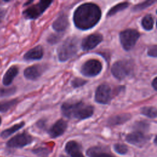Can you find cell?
I'll list each match as a JSON object with an SVG mask.
<instances>
[{
	"label": "cell",
	"instance_id": "obj_8",
	"mask_svg": "<svg viewBox=\"0 0 157 157\" xmlns=\"http://www.w3.org/2000/svg\"><path fill=\"white\" fill-rule=\"evenodd\" d=\"M112 91L107 84H101L97 88L95 92V101L99 104H107L112 99Z\"/></svg>",
	"mask_w": 157,
	"mask_h": 157
},
{
	"label": "cell",
	"instance_id": "obj_12",
	"mask_svg": "<svg viewBox=\"0 0 157 157\" xmlns=\"http://www.w3.org/2000/svg\"><path fill=\"white\" fill-rule=\"evenodd\" d=\"M44 65L36 64L26 67L24 71V76L26 78L31 80L37 79L44 72Z\"/></svg>",
	"mask_w": 157,
	"mask_h": 157
},
{
	"label": "cell",
	"instance_id": "obj_4",
	"mask_svg": "<svg viewBox=\"0 0 157 157\" xmlns=\"http://www.w3.org/2000/svg\"><path fill=\"white\" fill-rule=\"evenodd\" d=\"M133 66L131 61L120 60L115 62L111 69L112 75L118 80H123L132 73Z\"/></svg>",
	"mask_w": 157,
	"mask_h": 157
},
{
	"label": "cell",
	"instance_id": "obj_13",
	"mask_svg": "<svg viewBox=\"0 0 157 157\" xmlns=\"http://www.w3.org/2000/svg\"><path fill=\"white\" fill-rule=\"evenodd\" d=\"M67 124L66 121L60 119L55 122L54 124L48 130V134L52 138H56L61 136L66 131Z\"/></svg>",
	"mask_w": 157,
	"mask_h": 157
},
{
	"label": "cell",
	"instance_id": "obj_6",
	"mask_svg": "<svg viewBox=\"0 0 157 157\" xmlns=\"http://www.w3.org/2000/svg\"><path fill=\"white\" fill-rule=\"evenodd\" d=\"M52 2V1H40L25 9L23 12V15L26 19H36L45 11Z\"/></svg>",
	"mask_w": 157,
	"mask_h": 157
},
{
	"label": "cell",
	"instance_id": "obj_32",
	"mask_svg": "<svg viewBox=\"0 0 157 157\" xmlns=\"http://www.w3.org/2000/svg\"><path fill=\"white\" fill-rule=\"evenodd\" d=\"M33 152L35 154L39 155H45L48 153L49 151L48 149L45 148H38L33 150Z\"/></svg>",
	"mask_w": 157,
	"mask_h": 157
},
{
	"label": "cell",
	"instance_id": "obj_36",
	"mask_svg": "<svg viewBox=\"0 0 157 157\" xmlns=\"http://www.w3.org/2000/svg\"><path fill=\"white\" fill-rule=\"evenodd\" d=\"M1 118L0 117V124H1Z\"/></svg>",
	"mask_w": 157,
	"mask_h": 157
},
{
	"label": "cell",
	"instance_id": "obj_24",
	"mask_svg": "<svg viewBox=\"0 0 157 157\" xmlns=\"http://www.w3.org/2000/svg\"><path fill=\"white\" fill-rule=\"evenodd\" d=\"M141 114L151 118H155L156 117V109L154 107H144L140 109Z\"/></svg>",
	"mask_w": 157,
	"mask_h": 157
},
{
	"label": "cell",
	"instance_id": "obj_27",
	"mask_svg": "<svg viewBox=\"0 0 157 157\" xmlns=\"http://www.w3.org/2000/svg\"><path fill=\"white\" fill-rule=\"evenodd\" d=\"M16 91V88L15 86L10 88H1L0 87V98L7 97L12 96Z\"/></svg>",
	"mask_w": 157,
	"mask_h": 157
},
{
	"label": "cell",
	"instance_id": "obj_1",
	"mask_svg": "<svg viewBox=\"0 0 157 157\" xmlns=\"http://www.w3.org/2000/svg\"><path fill=\"white\" fill-rule=\"evenodd\" d=\"M101 10L96 4L84 3L75 10L73 21L75 26L82 30L89 29L94 27L100 20Z\"/></svg>",
	"mask_w": 157,
	"mask_h": 157
},
{
	"label": "cell",
	"instance_id": "obj_22",
	"mask_svg": "<svg viewBox=\"0 0 157 157\" xmlns=\"http://www.w3.org/2000/svg\"><path fill=\"white\" fill-rule=\"evenodd\" d=\"M142 26L145 30L150 31L153 28L154 18L151 14L146 15L142 20Z\"/></svg>",
	"mask_w": 157,
	"mask_h": 157
},
{
	"label": "cell",
	"instance_id": "obj_25",
	"mask_svg": "<svg viewBox=\"0 0 157 157\" xmlns=\"http://www.w3.org/2000/svg\"><path fill=\"white\" fill-rule=\"evenodd\" d=\"M156 1H144L143 2L137 4L136 5H135L132 8V11L133 12H139L141 10H143L144 9L150 7V6H151L153 4L155 3Z\"/></svg>",
	"mask_w": 157,
	"mask_h": 157
},
{
	"label": "cell",
	"instance_id": "obj_11",
	"mask_svg": "<svg viewBox=\"0 0 157 157\" xmlns=\"http://www.w3.org/2000/svg\"><path fill=\"white\" fill-rule=\"evenodd\" d=\"M150 139V137L144 132L134 131L126 136V140L131 144L141 146L145 144Z\"/></svg>",
	"mask_w": 157,
	"mask_h": 157
},
{
	"label": "cell",
	"instance_id": "obj_16",
	"mask_svg": "<svg viewBox=\"0 0 157 157\" xmlns=\"http://www.w3.org/2000/svg\"><path fill=\"white\" fill-rule=\"evenodd\" d=\"M43 55V48L40 45H37L28 50L25 54L23 58L26 60H38L41 59Z\"/></svg>",
	"mask_w": 157,
	"mask_h": 157
},
{
	"label": "cell",
	"instance_id": "obj_21",
	"mask_svg": "<svg viewBox=\"0 0 157 157\" xmlns=\"http://www.w3.org/2000/svg\"><path fill=\"white\" fill-rule=\"evenodd\" d=\"M129 6V3L128 2H123L118 3L110 9V10H109V12L107 13V17L113 16L115 14H116L117 13L124 10Z\"/></svg>",
	"mask_w": 157,
	"mask_h": 157
},
{
	"label": "cell",
	"instance_id": "obj_30",
	"mask_svg": "<svg viewBox=\"0 0 157 157\" xmlns=\"http://www.w3.org/2000/svg\"><path fill=\"white\" fill-rule=\"evenodd\" d=\"M61 34H52L47 38V42L50 44H54L57 43L61 38Z\"/></svg>",
	"mask_w": 157,
	"mask_h": 157
},
{
	"label": "cell",
	"instance_id": "obj_7",
	"mask_svg": "<svg viewBox=\"0 0 157 157\" xmlns=\"http://www.w3.org/2000/svg\"><path fill=\"white\" fill-rule=\"evenodd\" d=\"M102 69V64L99 60L91 59L82 64L80 72L85 77H93L98 75L101 72Z\"/></svg>",
	"mask_w": 157,
	"mask_h": 157
},
{
	"label": "cell",
	"instance_id": "obj_14",
	"mask_svg": "<svg viewBox=\"0 0 157 157\" xmlns=\"http://www.w3.org/2000/svg\"><path fill=\"white\" fill-rule=\"evenodd\" d=\"M65 150L71 157H84L81 151L80 145L74 140L67 142L65 146Z\"/></svg>",
	"mask_w": 157,
	"mask_h": 157
},
{
	"label": "cell",
	"instance_id": "obj_34",
	"mask_svg": "<svg viewBox=\"0 0 157 157\" xmlns=\"http://www.w3.org/2000/svg\"><path fill=\"white\" fill-rule=\"evenodd\" d=\"M151 86H153V89L155 90H157V78L155 77L153 80L151 82Z\"/></svg>",
	"mask_w": 157,
	"mask_h": 157
},
{
	"label": "cell",
	"instance_id": "obj_10",
	"mask_svg": "<svg viewBox=\"0 0 157 157\" xmlns=\"http://www.w3.org/2000/svg\"><path fill=\"white\" fill-rule=\"evenodd\" d=\"M103 40L102 36L101 34H91L85 37L82 41V48L85 50H90L98 45Z\"/></svg>",
	"mask_w": 157,
	"mask_h": 157
},
{
	"label": "cell",
	"instance_id": "obj_19",
	"mask_svg": "<svg viewBox=\"0 0 157 157\" xmlns=\"http://www.w3.org/2000/svg\"><path fill=\"white\" fill-rule=\"evenodd\" d=\"M86 154L89 157H114L99 147H93L89 148Z\"/></svg>",
	"mask_w": 157,
	"mask_h": 157
},
{
	"label": "cell",
	"instance_id": "obj_5",
	"mask_svg": "<svg viewBox=\"0 0 157 157\" xmlns=\"http://www.w3.org/2000/svg\"><path fill=\"white\" fill-rule=\"evenodd\" d=\"M140 37V33L136 29H128L120 33V40L122 47L126 51L131 50Z\"/></svg>",
	"mask_w": 157,
	"mask_h": 157
},
{
	"label": "cell",
	"instance_id": "obj_17",
	"mask_svg": "<svg viewBox=\"0 0 157 157\" xmlns=\"http://www.w3.org/2000/svg\"><path fill=\"white\" fill-rule=\"evenodd\" d=\"M18 73V68L17 66H12L4 74L2 78V83L6 85H9L13 82L14 78Z\"/></svg>",
	"mask_w": 157,
	"mask_h": 157
},
{
	"label": "cell",
	"instance_id": "obj_2",
	"mask_svg": "<svg viewBox=\"0 0 157 157\" xmlns=\"http://www.w3.org/2000/svg\"><path fill=\"white\" fill-rule=\"evenodd\" d=\"M61 112L68 118L84 120L93 115L94 107L80 101H67L61 105Z\"/></svg>",
	"mask_w": 157,
	"mask_h": 157
},
{
	"label": "cell",
	"instance_id": "obj_20",
	"mask_svg": "<svg viewBox=\"0 0 157 157\" xmlns=\"http://www.w3.org/2000/svg\"><path fill=\"white\" fill-rule=\"evenodd\" d=\"M24 125L25 123L23 121L20 122L18 124H15L13 126H11L10 128L6 129L2 132H1V133L0 134V136L2 138H7L12 134H13L14 132H15L16 131H17L18 130H19L20 129H21Z\"/></svg>",
	"mask_w": 157,
	"mask_h": 157
},
{
	"label": "cell",
	"instance_id": "obj_18",
	"mask_svg": "<svg viewBox=\"0 0 157 157\" xmlns=\"http://www.w3.org/2000/svg\"><path fill=\"white\" fill-rule=\"evenodd\" d=\"M130 118L131 115L129 113H121L110 117L108 120L107 123L111 126L119 125L124 123Z\"/></svg>",
	"mask_w": 157,
	"mask_h": 157
},
{
	"label": "cell",
	"instance_id": "obj_9",
	"mask_svg": "<svg viewBox=\"0 0 157 157\" xmlns=\"http://www.w3.org/2000/svg\"><path fill=\"white\" fill-rule=\"evenodd\" d=\"M33 141V137L27 132L17 134L11 138L7 143V145L11 148H21L25 147Z\"/></svg>",
	"mask_w": 157,
	"mask_h": 157
},
{
	"label": "cell",
	"instance_id": "obj_3",
	"mask_svg": "<svg viewBox=\"0 0 157 157\" xmlns=\"http://www.w3.org/2000/svg\"><path fill=\"white\" fill-rule=\"evenodd\" d=\"M78 40L76 37H67L58 48L57 55L61 62L72 58L78 51Z\"/></svg>",
	"mask_w": 157,
	"mask_h": 157
},
{
	"label": "cell",
	"instance_id": "obj_15",
	"mask_svg": "<svg viewBox=\"0 0 157 157\" xmlns=\"http://www.w3.org/2000/svg\"><path fill=\"white\" fill-rule=\"evenodd\" d=\"M69 25L68 18L66 14L59 15L55 21L53 23L52 27L57 32L61 33L66 29Z\"/></svg>",
	"mask_w": 157,
	"mask_h": 157
},
{
	"label": "cell",
	"instance_id": "obj_23",
	"mask_svg": "<svg viewBox=\"0 0 157 157\" xmlns=\"http://www.w3.org/2000/svg\"><path fill=\"white\" fill-rule=\"evenodd\" d=\"M17 99H11L0 102V112H6L17 104Z\"/></svg>",
	"mask_w": 157,
	"mask_h": 157
},
{
	"label": "cell",
	"instance_id": "obj_28",
	"mask_svg": "<svg viewBox=\"0 0 157 157\" xmlns=\"http://www.w3.org/2000/svg\"><path fill=\"white\" fill-rule=\"evenodd\" d=\"M114 150L115 151L120 155H124L126 154L128 151V148L127 147V146L124 144H115L113 146Z\"/></svg>",
	"mask_w": 157,
	"mask_h": 157
},
{
	"label": "cell",
	"instance_id": "obj_37",
	"mask_svg": "<svg viewBox=\"0 0 157 157\" xmlns=\"http://www.w3.org/2000/svg\"><path fill=\"white\" fill-rule=\"evenodd\" d=\"M0 64H1V61H0Z\"/></svg>",
	"mask_w": 157,
	"mask_h": 157
},
{
	"label": "cell",
	"instance_id": "obj_33",
	"mask_svg": "<svg viewBox=\"0 0 157 157\" xmlns=\"http://www.w3.org/2000/svg\"><path fill=\"white\" fill-rule=\"evenodd\" d=\"M7 12V10L4 8H0V23L3 20Z\"/></svg>",
	"mask_w": 157,
	"mask_h": 157
},
{
	"label": "cell",
	"instance_id": "obj_26",
	"mask_svg": "<svg viewBox=\"0 0 157 157\" xmlns=\"http://www.w3.org/2000/svg\"><path fill=\"white\" fill-rule=\"evenodd\" d=\"M133 128L134 131H140L145 133V132L147 131L149 129V124L147 122L144 121H137L133 125Z\"/></svg>",
	"mask_w": 157,
	"mask_h": 157
},
{
	"label": "cell",
	"instance_id": "obj_31",
	"mask_svg": "<svg viewBox=\"0 0 157 157\" xmlns=\"http://www.w3.org/2000/svg\"><path fill=\"white\" fill-rule=\"evenodd\" d=\"M157 47H156V45H154L153 46H151V47H150L148 50V52H147V55L149 56H151V57H154V58H156V56H157Z\"/></svg>",
	"mask_w": 157,
	"mask_h": 157
},
{
	"label": "cell",
	"instance_id": "obj_35",
	"mask_svg": "<svg viewBox=\"0 0 157 157\" xmlns=\"http://www.w3.org/2000/svg\"><path fill=\"white\" fill-rule=\"evenodd\" d=\"M59 157H67V156H64V155H60Z\"/></svg>",
	"mask_w": 157,
	"mask_h": 157
},
{
	"label": "cell",
	"instance_id": "obj_29",
	"mask_svg": "<svg viewBox=\"0 0 157 157\" xmlns=\"http://www.w3.org/2000/svg\"><path fill=\"white\" fill-rule=\"evenodd\" d=\"M86 80L83 79V78H78V77H76L75 78H74L72 82H71V85L74 88H78V87H80L86 84Z\"/></svg>",
	"mask_w": 157,
	"mask_h": 157
}]
</instances>
